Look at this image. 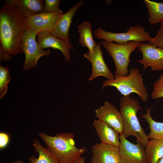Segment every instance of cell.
<instances>
[{
  "label": "cell",
  "mask_w": 163,
  "mask_h": 163,
  "mask_svg": "<svg viewBox=\"0 0 163 163\" xmlns=\"http://www.w3.org/2000/svg\"><path fill=\"white\" fill-rule=\"evenodd\" d=\"M27 28V17L5 2L0 9V62L10 60L11 55L23 53L21 40Z\"/></svg>",
  "instance_id": "1"
},
{
  "label": "cell",
  "mask_w": 163,
  "mask_h": 163,
  "mask_svg": "<svg viewBox=\"0 0 163 163\" xmlns=\"http://www.w3.org/2000/svg\"><path fill=\"white\" fill-rule=\"evenodd\" d=\"M38 134L47 149L60 163H74L87 151L85 147L78 148L75 145L72 133H60L54 136L43 132Z\"/></svg>",
  "instance_id": "2"
},
{
  "label": "cell",
  "mask_w": 163,
  "mask_h": 163,
  "mask_svg": "<svg viewBox=\"0 0 163 163\" xmlns=\"http://www.w3.org/2000/svg\"><path fill=\"white\" fill-rule=\"evenodd\" d=\"M119 102L123 124V135L126 138L131 136H135L137 142L145 146L149 139L137 116V112L141 109L139 102L132 98L130 95L121 97Z\"/></svg>",
  "instance_id": "3"
},
{
  "label": "cell",
  "mask_w": 163,
  "mask_h": 163,
  "mask_svg": "<svg viewBox=\"0 0 163 163\" xmlns=\"http://www.w3.org/2000/svg\"><path fill=\"white\" fill-rule=\"evenodd\" d=\"M114 78L106 80L103 82L102 89L107 86L115 88L123 96L134 93L138 94L141 100L146 103L148 99L147 89L144 85L142 75L138 69L130 68L129 75L120 76L114 74Z\"/></svg>",
  "instance_id": "4"
},
{
  "label": "cell",
  "mask_w": 163,
  "mask_h": 163,
  "mask_svg": "<svg viewBox=\"0 0 163 163\" xmlns=\"http://www.w3.org/2000/svg\"><path fill=\"white\" fill-rule=\"evenodd\" d=\"M141 42L132 41L124 44H117L104 40L101 42V44L114 61L116 67L114 74L122 76L129 75L130 56L138 48Z\"/></svg>",
  "instance_id": "5"
},
{
  "label": "cell",
  "mask_w": 163,
  "mask_h": 163,
  "mask_svg": "<svg viewBox=\"0 0 163 163\" xmlns=\"http://www.w3.org/2000/svg\"><path fill=\"white\" fill-rule=\"evenodd\" d=\"M93 35L96 38L114 42L117 44H124L132 41L148 42L151 38L150 34L144 27L138 25L131 26L126 32L120 33L107 31L98 27L94 31Z\"/></svg>",
  "instance_id": "6"
},
{
  "label": "cell",
  "mask_w": 163,
  "mask_h": 163,
  "mask_svg": "<svg viewBox=\"0 0 163 163\" xmlns=\"http://www.w3.org/2000/svg\"><path fill=\"white\" fill-rule=\"evenodd\" d=\"M37 35L28 28L22 37L21 47L25 56V61L23 66L24 70L37 67L40 57L50 54V50H44L39 46L36 40Z\"/></svg>",
  "instance_id": "7"
},
{
  "label": "cell",
  "mask_w": 163,
  "mask_h": 163,
  "mask_svg": "<svg viewBox=\"0 0 163 163\" xmlns=\"http://www.w3.org/2000/svg\"><path fill=\"white\" fill-rule=\"evenodd\" d=\"M58 9L51 13L41 12L27 17L28 28L37 35L43 32H51L63 14Z\"/></svg>",
  "instance_id": "8"
},
{
  "label": "cell",
  "mask_w": 163,
  "mask_h": 163,
  "mask_svg": "<svg viewBox=\"0 0 163 163\" xmlns=\"http://www.w3.org/2000/svg\"><path fill=\"white\" fill-rule=\"evenodd\" d=\"M120 156L121 163H148L145 146L137 142L133 144L128 140L123 134L120 135Z\"/></svg>",
  "instance_id": "9"
},
{
  "label": "cell",
  "mask_w": 163,
  "mask_h": 163,
  "mask_svg": "<svg viewBox=\"0 0 163 163\" xmlns=\"http://www.w3.org/2000/svg\"><path fill=\"white\" fill-rule=\"evenodd\" d=\"M137 50L142 53V58L137 62L143 65V70L150 67L153 71L163 70V49L141 42Z\"/></svg>",
  "instance_id": "10"
},
{
  "label": "cell",
  "mask_w": 163,
  "mask_h": 163,
  "mask_svg": "<svg viewBox=\"0 0 163 163\" xmlns=\"http://www.w3.org/2000/svg\"><path fill=\"white\" fill-rule=\"evenodd\" d=\"M103 54L100 43H97L93 52L88 51L85 53L84 57L91 63L92 67V73L88 78L89 81L100 76L104 77L109 80L114 78V75L108 68L104 61Z\"/></svg>",
  "instance_id": "11"
},
{
  "label": "cell",
  "mask_w": 163,
  "mask_h": 163,
  "mask_svg": "<svg viewBox=\"0 0 163 163\" xmlns=\"http://www.w3.org/2000/svg\"><path fill=\"white\" fill-rule=\"evenodd\" d=\"M95 117L98 119L108 124L120 134H123V124L120 111L109 101L104 102V105L97 108Z\"/></svg>",
  "instance_id": "12"
},
{
  "label": "cell",
  "mask_w": 163,
  "mask_h": 163,
  "mask_svg": "<svg viewBox=\"0 0 163 163\" xmlns=\"http://www.w3.org/2000/svg\"><path fill=\"white\" fill-rule=\"evenodd\" d=\"M91 163H121L119 147L101 142L92 147Z\"/></svg>",
  "instance_id": "13"
},
{
  "label": "cell",
  "mask_w": 163,
  "mask_h": 163,
  "mask_svg": "<svg viewBox=\"0 0 163 163\" xmlns=\"http://www.w3.org/2000/svg\"><path fill=\"white\" fill-rule=\"evenodd\" d=\"M39 46L41 48H51L60 50L66 60L69 62L70 50L73 48L69 42L52 35L50 32H43L37 35Z\"/></svg>",
  "instance_id": "14"
},
{
  "label": "cell",
  "mask_w": 163,
  "mask_h": 163,
  "mask_svg": "<svg viewBox=\"0 0 163 163\" xmlns=\"http://www.w3.org/2000/svg\"><path fill=\"white\" fill-rule=\"evenodd\" d=\"M84 3L82 0L79 1L67 12L63 14L54 30L50 33L51 34L69 42V32L73 18L78 9Z\"/></svg>",
  "instance_id": "15"
},
{
  "label": "cell",
  "mask_w": 163,
  "mask_h": 163,
  "mask_svg": "<svg viewBox=\"0 0 163 163\" xmlns=\"http://www.w3.org/2000/svg\"><path fill=\"white\" fill-rule=\"evenodd\" d=\"M97 135L102 143L118 147L120 145L119 134L108 124L99 120L93 123Z\"/></svg>",
  "instance_id": "16"
},
{
  "label": "cell",
  "mask_w": 163,
  "mask_h": 163,
  "mask_svg": "<svg viewBox=\"0 0 163 163\" xmlns=\"http://www.w3.org/2000/svg\"><path fill=\"white\" fill-rule=\"evenodd\" d=\"M13 5L21 15L27 17L42 12L44 5L42 0H6Z\"/></svg>",
  "instance_id": "17"
},
{
  "label": "cell",
  "mask_w": 163,
  "mask_h": 163,
  "mask_svg": "<svg viewBox=\"0 0 163 163\" xmlns=\"http://www.w3.org/2000/svg\"><path fill=\"white\" fill-rule=\"evenodd\" d=\"M145 152L148 163H158L163 157V139H149Z\"/></svg>",
  "instance_id": "18"
},
{
  "label": "cell",
  "mask_w": 163,
  "mask_h": 163,
  "mask_svg": "<svg viewBox=\"0 0 163 163\" xmlns=\"http://www.w3.org/2000/svg\"><path fill=\"white\" fill-rule=\"evenodd\" d=\"M32 145L36 152L38 154V157L37 158L34 156H30L28 160L30 163H60L47 148L41 145L38 139H34Z\"/></svg>",
  "instance_id": "19"
},
{
  "label": "cell",
  "mask_w": 163,
  "mask_h": 163,
  "mask_svg": "<svg viewBox=\"0 0 163 163\" xmlns=\"http://www.w3.org/2000/svg\"><path fill=\"white\" fill-rule=\"evenodd\" d=\"M79 34L78 42L82 46L87 47L89 52L94 51L97 43L94 40L92 34V26L88 21L81 23L77 27Z\"/></svg>",
  "instance_id": "20"
},
{
  "label": "cell",
  "mask_w": 163,
  "mask_h": 163,
  "mask_svg": "<svg viewBox=\"0 0 163 163\" xmlns=\"http://www.w3.org/2000/svg\"><path fill=\"white\" fill-rule=\"evenodd\" d=\"M149 15V22L152 24L163 21V2L144 0Z\"/></svg>",
  "instance_id": "21"
},
{
  "label": "cell",
  "mask_w": 163,
  "mask_h": 163,
  "mask_svg": "<svg viewBox=\"0 0 163 163\" xmlns=\"http://www.w3.org/2000/svg\"><path fill=\"white\" fill-rule=\"evenodd\" d=\"M152 107L147 109L146 113L141 117L145 119L149 124L150 132L147 135L149 139H163V123L157 122L152 117L150 112Z\"/></svg>",
  "instance_id": "22"
},
{
  "label": "cell",
  "mask_w": 163,
  "mask_h": 163,
  "mask_svg": "<svg viewBox=\"0 0 163 163\" xmlns=\"http://www.w3.org/2000/svg\"><path fill=\"white\" fill-rule=\"evenodd\" d=\"M11 77L8 68L0 66V98L1 99L6 94L8 89V85Z\"/></svg>",
  "instance_id": "23"
},
{
  "label": "cell",
  "mask_w": 163,
  "mask_h": 163,
  "mask_svg": "<svg viewBox=\"0 0 163 163\" xmlns=\"http://www.w3.org/2000/svg\"><path fill=\"white\" fill-rule=\"evenodd\" d=\"M151 96L154 100L163 98V74H161L154 82ZM162 104L163 105V101Z\"/></svg>",
  "instance_id": "24"
},
{
  "label": "cell",
  "mask_w": 163,
  "mask_h": 163,
  "mask_svg": "<svg viewBox=\"0 0 163 163\" xmlns=\"http://www.w3.org/2000/svg\"><path fill=\"white\" fill-rule=\"evenodd\" d=\"M61 0H45L43 13H51L59 9Z\"/></svg>",
  "instance_id": "25"
},
{
  "label": "cell",
  "mask_w": 163,
  "mask_h": 163,
  "mask_svg": "<svg viewBox=\"0 0 163 163\" xmlns=\"http://www.w3.org/2000/svg\"><path fill=\"white\" fill-rule=\"evenodd\" d=\"M148 43L163 49V27H161L156 36L151 38Z\"/></svg>",
  "instance_id": "26"
},
{
  "label": "cell",
  "mask_w": 163,
  "mask_h": 163,
  "mask_svg": "<svg viewBox=\"0 0 163 163\" xmlns=\"http://www.w3.org/2000/svg\"><path fill=\"white\" fill-rule=\"evenodd\" d=\"M9 140L8 134L6 133H0V149H2L5 147L8 144Z\"/></svg>",
  "instance_id": "27"
},
{
  "label": "cell",
  "mask_w": 163,
  "mask_h": 163,
  "mask_svg": "<svg viewBox=\"0 0 163 163\" xmlns=\"http://www.w3.org/2000/svg\"><path fill=\"white\" fill-rule=\"evenodd\" d=\"M85 161V158L83 156H81L74 163H84Z\"/></svg>",
  "instance_id": "28"
},
{
  "label": "cell",
  "mask_w": 163,
  "mask_h": 163,
  "mask_svg": "<svg viewBox=\"0 0 163 163\" xmlns=\"http://www.w3.org/2000/svg\"><path fill=\"white\" fill-rule=\"evenodd\" d=\"M10 163H25L21 160H16L11 162Z\"/></svg>",
  "instance_id": "29"
},
{
  "label": "cell",
  "mask_w": 163,
  "mask_h": 163,
  "mask_svg": "<svg viewBox=\"0 0 163 163\" xmlns=\"http://www.w3.org/2000/svg\"><path fill=\"white\" fill-rule=\"evenodd\" d=\"M158 163H163V157L160 159Z\"/></svg>",
  "instance_id": "30"
},
{
  "label": "cell",
  "mask_w": 163,
  "mask_h": 163,
  "mask_svg": "<svg viewBox=\"0 0 163 163\" xmlns=\"http://www.w3.org/2000/svg\"><path fill=\"white\" fill-rule=\"evenodd\" d=\"M160 25H161V27H163V21L160 23Z\"/></svg>",
  "instance_id": "31"
},
{
  "label": "cell",
  "mask_w": 163,
  "mask_h": 163,
  "mask_svg": "<svg viewBox=\"0 0 163 163\" xmlns=\"http://www.w3.org/2000/svg\"></svg>",
  "instance_id": "32"
}]
</instances>
